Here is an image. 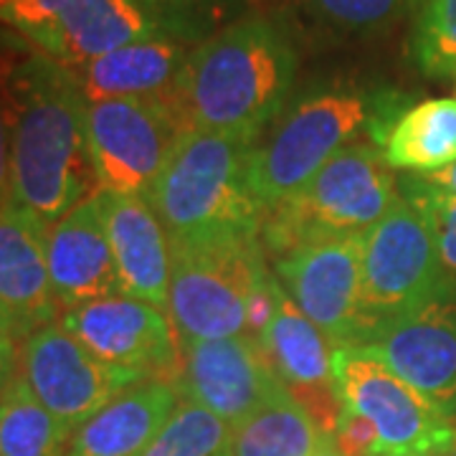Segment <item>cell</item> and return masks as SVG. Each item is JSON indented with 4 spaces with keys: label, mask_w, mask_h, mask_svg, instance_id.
Here are the masks:
<instances>
[{
    "label": "cell",
    "mask_w": 456,
    "mask_h": 456,
    "mask_svg": "<svg viewBox=\"0 0 456 456\" xmlns=\"http://www.w3.org/2000/svg\"><path fill=\"white\" fill-rule=\"evenodd\" d=\"M353 350L383 362L456 419V289L421 310L373 327Z\"/></svg>",
    "instance_id": "cell-14"
},
{
    "label": "cell",
    "mask_w": 456,
    "mask_h": 456,
    "mask_svg": "<svg viewBox=\"0 0 456 456\" xmlns=\"http://www.w3.org/2000/svg\"><path fill=\"white\" fill-rule=\"evenodd\" d=\"M180 401L175 380L134 383L71 434L66 456H142Z\"/></svg>",
    "instance_id": "cell-19"
},
{
    "label": "cell",
    "mask_w": 456,
    "mask_h": 456,
    "mask_svg": "<svg viewBox=\"0 0 456 456\" xmlns=\"http://www.w3.org/2000/svg\"><path fill=\"white\" fill-rule=\"evenodd\" d=\"M163 28L175 38L191 41L198 36V16L208 0H140Z\"/></svg>",
    "instance_id": "cell-29"
},
{
    "label": "cell",
    "mask_w": 456,
    "mask_h": 456,
    "mask_svg": "<svg viewBox=\"0 0 456 456\" xmlns=\"http://www.w3.org/2000/svg\"><path fill=\"white\" fill-rule=\"evenodd\" d=\"M170 259L167 317L178 345L244 335L248 299L269 272L259 233L170 241Z\"/></svg>",
    "instance_id": "cell-6"
},
{
    "label": "cell",
    "mask_w": 456,
    "mask_h": 456,
    "mask_svg": "<svg viewBox=\"0 0 456 456\" xmlns=\"http://www.w3.org/2000/svg\"><path fill=\"white\" fill-rule=\"evenodd\" d=\"M380 152L391 170L436 175L456 163V97L411 102L386 134Z\"/></svg>",
    "instance_id": "cell-21"
},
{
    "label": "cell",
    "mask_w": 456,
    "mask_h": 456,
    "mask_svg": "<svg viewBox=\"0 0 456 456\" xmlns=\"http://www.w3.org/2000/svg\"><path fill=\"white\" fill-rule=\"evenodd\" d=\"M335 444L345 456H375L378 436L368 419L350 408H342L335 428Z\"/></svg>",
    "instance_id": "cell-30"
},
{
    "label": "cell",
    "mask_w": 456,
    "mask_h": 456,
    "mask_svg": "<svg viewBox=\"0 0 456 456\" xmlns=\"http://www.w3.org/2000/svg\"><path fill=\"white\" fill-rule=\"evenodd\" d=\"M314 456H345L340 452V446L335 444V436H325L322 444H320V449L314 452Z\"/></svg>",
    "instance_id": "cell-34"
},
{
    "label": "cell",
    "mask_w": 456,
    "mask_h": 456,
    "mask_svg": "<svg viewBox=\"0 0 456 456\" xmlns=\"http://www.w3.org/2000/svg\"><path fill=\"white\" fill-rule=\"evenodd\" d=\"M398 180L373 140L340 150L297 193L264 213L259 239L279 259L299 246L368 233L398 203Z\"/></svg>",
    "instance_id": "cell-5"
},
{
    "label": "cell",
    "mask_w": 456,
    "mask_h": 456,
    "mask_svg": "<svg viewBox=\"0 0 456 456\" xmlns=\"http://www.w3.org/2000/svg\"><path fill=\"white\" fill-rule=\"evenodd\" d=\"M163 33H167L163 23L140 0H64L38 49L77 69L104 53Z\"/></svg>",
    "instance_id": "cell-17"
},
{
    "label": "cell",
    "mask_w": 456,
    "mask_h": 456,
    "mask_svg": "<svg viewBox=\"0 0 456 456\" xmlns=\"http://www.w3.org/2000/svg\"><path fill=\"white\" fill-rule=\"evenodd\" d=\"M299 51L279 20L246 16L191 49L167 92L185 130L259 140L292 92Z\"/></svg>",
    "instance_id": "cell-2"
},
{
    "label": "cell",
    "mask_w": 456,
    "mask_h": 456,
    "mask_svg": "<svg viewBox=\"0 0 456 456\" xmlns=\"http://www.w3.org/2000/svg\"><path fill=\"white\" fill-rule=\"evenodd\" d=\"M408 104L411 97L391 86H330L297 99L254 147L248 183L261 211L297 193L347 145L360 140L383 145Z\"/></svg>",
    "instance_id": "cell-3"
},
{
    "label": "cell",
    "mask_w": 456,
    "mask_h": 456,
    "mask_svg": "<svg viewBox=\"0 0 456 456\" xmlns=\"http://www.w3.org/2000/svg\"><path fill=\"white\" fill-rule=\"evenodd\" d=\"M0 342H16V338H13L11 330H8V325L3 322V317H0Z\"/></svg>",
    "instance_id": "cell-35"
},
{
    "label": "cell",
    "mask_w": 456,
    "mask_h": 456,
    "mask_svg": "<svg viewBox=\"0 0 456 456\" xmlns=\"http://www.w3.org/2000/svg\"><path fill=\"white\" fill-rule=\"evenodd\" d=\"M362 236L312 241L274 259L281 289L322 330L335 350L353 347L362 335Z\"/></svg>",
    "instance_id": "cell-11"
},
{
    "label": "cell",
    "mask_w": 456,
    "mask_h": 456,
    "mask_svg": "<svg viewBox=\"0 0 456 456\" xmlns=\"http://www.w3.org/2000/svg\"><path fill=\"white\" fill-rule=\"evenodd\" d=\"M327 434L284 391L233 428L231 456H314Z\"/></svg>",
    "instance_id": "cell-22"
},
{
    "label": "cell",
    "mask_w": 456,
    "mask_h": 456,
    "mask_svg": "<svg viewBox=\"0 0 456 456\" xmlns=\"http://www.w3.org/2000/svg\"><path fill=\"white\" fill-rule=\"evenodd\" d=\"M175 386L183 401L206 408L231 428L287 391L261 342L246 332L180 345Z\"/></svg>",
    "instance_id": "cell-13"
},
{
    "label": "cell",
    "mask_w": 456,
    "mask_h": 456,
    "mask_svg": "<svg viewBox=\"0 0 456 456\" xmlns=\"http://www.w3.org/2000/svg\"><path fill=\"white\" fill-rule=\"evenodd\" d=\"M18 373L69 431H77L119 393L145 380L102 362L61 322L41 327L20 342Z\"/></svg>",
    "instance_id": "cell-10"
},
{
    "label": "cell",
    "mask_w": 456,
    "mask_h": 456,
    "mask_svg": "<svg viewBox=\"0 0 456 456\" xmlns=\"http://www.w3.org/2000/svg\"><path fill=\"white\" fill-rule=\"evenodd\" d=\"M104 218L125 294L167 310L170 239L147 196L104 193Z\"/></svg>",
    "instance_id": "cell-18"
},
{
    "label": "cell",
    "mask_w": 456,
    "mask_h": 456,
    "mask_svg": "<svg viewBox=\"0 0 456 456\" xmlns=\"http://www.w3.org/2000/svg\"><path fill=\"white\" fill-rule=\"evenodd\" d=\"M332 380L340 406L375 428V456H436L456 449V419L370 355L338 347Z\"/></svg>",
    "instance_id": "cell-8"
},
{
    "label": "cell",
    "mask_w": 456,
    "mask_h": 456,
    "mask_svg": "<svg viewBox=\"0 0 456 456\" xmlns=\"http://www.w3.org/2000/svg\"><path fill=\"white\" fill-rule=\"evenodd\" d=\"M424 180H428L434 188H439L444 193H449V196H456V163L452 167H446V170H441L436 175H421Z\"/></svg>",
    "instance_id": "cell-33"
},
{
    "label": "cell",
    "mask_w": 456,
    "mask_h": 456,
    "mask_svg": "<svg viewBox=\"0 0 456 456\" xmlns=\"http://www.w3.org/2000/svg\"><path fill=\"white\" fill-rule=\"evenodd\" d=\"M84 130L99 191L147 196L185 125L165 92L160 97L86 102Z\"/></svg>",
    "instance_id": "cell-9"
},
{
    "label": "cell",
    "mask_w": 456,
    "mask_h": 456,
    "mask_svg": "<svg viewBox=\"0 0 456 456\" xmlns=\"http://www.w3.org/2000/svg\"><path fill=\"white\" fill-rule=\"evenodd\" d=\"M46 261L56 302L64 310L125 294L107 233L102 191L49 226Z\"/></svg>",
    "instance_id": "cell-15"
},
{
    "label": "cell",
    "mask_w": 456,
    "mask_h": 456,
    "mask_svg": "<svg viewBox=\"0 0 456 456\" xmlns=\"http://www.w3.org/2000/svg\"><path fill=\"white\" fill-rule=\"evenodd\" d=\"M188 53V41L163 33L77 66L74 74L86 102L160 97L173 89Z\"/></svg>",
    "instance_id": "cell-20"
},
{
    "label": "cell",
    "mask_w": 456,
    "mask_h": 456,
    "mask_svg": "<svg viewBox=\"0 0 456 456\" xmlns=\"http://www.w3.org/2000/svg\"><path fill=\"white\" fill-rule=\"evenodd\" d=\"M233 428L206 408L180 401L178 411L142 456H231Z\"/></svg>",
    "instance_id": "cell-25"
},
{
    "label": "cell",
    "mask_w": 456,
    "mask_h": 456,
    "mask_svg": "<svg viewBox=\"0 0 456 456\" xmlns=\"http://www.w3.org/2000/svg\"><path fill=\"white\" fill-rule=\"evenodd\" d=\"M408 56L428 79L456 77V0H416Z\"/></svg>",
    "instance_id": "cell-24"
},
{
    "label": "cell",
    "mask_w": 456,
    "mask_h": 456,
    "mask_svg": "<svg viewBox=\"0 0 456 456\" xmlns=\"http://www.w3.org/2000/svg\"><path fill=\"white\" fill-rule=\"evenodd\" d=\"M71 434L20 373L0 391V456H66Z\"/></svg>",
    "instance_id": "cell-23"
},
{
    "label": "cell",
    "mask_w": 456,
    "mask_h": 456,
    "mask_svg": "<svg viewBox=\"0 0 456 456\" xmlns=\"http://www.w3.org/2000/svg\"><path fill=\"white\" fill-rule=\"evenodd\" d=\"M46 233L49 226L16 203L0 213V317L18 345L61 317L49 277Z\"/></svg>",
    "instance_id": "cell-16"
},
{
    "label": "cell",
    "mask_w": 456,
    "mask_h": 456,
    "mask_svg": "<svg viewBox=\"0 0 456 456\" xmlns=\"http://www.w3.org/2000/svg\"><path fill=\"white\" fill-rule=\"evenodd\" d=\"M452 456H456V449H454V452H452Z\"/></svg>",
    "instance_id": "cell-37"
},
{
    "label": "cell",
    "mask_w": 456,
    "mask_h": 456,
    "mask_svg": "<svg viewBox=\"0 0 456 456\" xmlns=\"http://www.w3.org/2000/svg\"><path fill=\"white\" fill-rule=\"evenodd\" d=\"M61 5L64 0H0V20L38 46L51 31Z\"/></svg>",
    "instance_id": "cell-28"
},
{
    "label": "cell",
    "mask_w": 456,
    "mask_h": 456,
    "mask_svg": "<svg viewBox=\"0 0 456 456\" xmlns=\"http://www.w3.org/2000/svg\"><path fill=\"white\" fill-rule=\"evenodd\" d=\"M256 145L231 132L180 134L147 193L170 241L259 233L264 211L248 183Z\"/></svg>",
    "instance_id": "cell-4"
},
{
    "label": "cell",
    "mask_w": 456,
    "mask_h": 456,
    "mask_svg": "<svg viewBox=\"0 0 456 456\" xmlns=\"http://www.w3.org/2000/svg\"><path fill=\"white\" fill-rule=\"evenodd\" d=\"M11 114H8V102L0 82V213L13 206V185H11Z\"/></svg>",
    "instance_id": "cell-31"
},
{
    "label": "cell",
    "mask_w": 456,
    "mask_h": 456,
    "mask_svg": "<svg viewBox=\"0 0 456 456\" xmlns=\"http://www.w3.org/2000/svg\"><path fill=\"white\" fill-rule=\"evenodd\" d=\"M436 456H452V454H436Z\"/></svg>",
    "instance_id": "cell-36"
},
{
    "label": "cell",
    "mask_w": 456,
    "mask_h": 456,
    "mask_svg": "<svg viewBox=\"0 0 456 456\" xmlns=\"http://www.w3.org/2000/svg\"><path fill=\"white\" fill-rule=\"evenodd\" d=\"M454 84H456V77H454Z\"/></svg>",
    "instance_id": "cell-38"
},
{
    "label": "cell",
    "mask_w": 456,
    "mask_h": 456,
    "mask_svg": "<svg viewBox=\"0 0 456 456\" xmlns=\"http://www.w3.org/2000/svg\"><path fill=\"white\" fill-rule=\"evenodd\" d=\"M11 114L13 203L53 226L99 193L84 112L86 99L71 66L31 51L3 79Z\"/></svg>",
    "instance_id": "cell-1"
},
{
    "label": "cell",
    "mask_w": 456,
    "mask_h": 456,
    "mask_svg": "<svg viewBox=\"0 0 456 456\" xmlns=\"http://www.w3.org/2000/svg\"><path fill=\"white\" fill-rule=\"evenodd\" d=\"M454 289L421 213L398 198L391 211L362 236V335L444 299Z\"/></svg>",
    "instance_id": "cell-7"
},
{
    "label": "cell",
    "mask_w": 456,
    "mask_h": 456,
    "mask_svg": "<svg viewBox=\"0 0 456 456\" xmlns=\"http://www.w3.org/2000/svg\"><path fill=\"white\" fill-rule=\"evenodd\" d=\"M398 193L421 213L439 248L441 266L456 284V196L434 188L421 175H408L401 180Z\"/></svg>",
    "instance_id": "cell-27"
},
{
    "label": "cell",
    "mask_w": 456,
    "mask_h": 456,
    "mask_svg": "<svg viewBox=\"0 0 456 456\" xmlns=\"http://www.w3.org/2000/svg\"><path fill=\"white\" fill-rule=\"evenodd\" d=\"M59 322L97 355L102 362L140 375L175 380L180 373V345L165 310L117 294L74 310H64Z\"/></svg>",
    "instance_id": "cell-12"
},
{
    "label": "cell",
    "mask_w": 456,
    "mask_h": 456,
    "mask_svg": "<svg viewBox=\"0 0 456 456\" xmlns=\"http://www.w3.org/2000/svg\"><path fill=\"white\" fill-rule=\"evenodd\" d=\"M302 5L330 31L342 36H373L388 31L413 13L416 0H302Z\"/></svg>",
    "instance_id": "cell-26"
},
{
    "label": "cell",
    "mask_w": 456,
    "mask_h": 456,
    "mask_svg": "<svg viewBox=\"0 0 456 456\" xmlns=\"http://www.w3.org/2000/svg\"><path fill=\"white\" fill-rule=\"evenodd\" d=\"M18 375V342H0V391Z\"/></svg>",
    "instance_id": "cell-32"
}]
</instances>
